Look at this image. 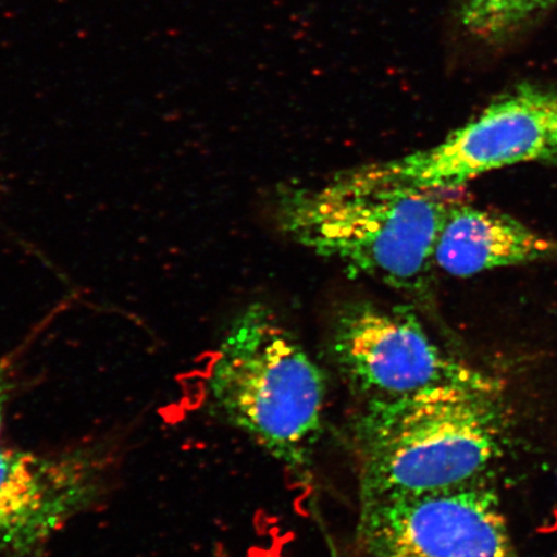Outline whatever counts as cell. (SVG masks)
Returning a JSON list of instances; mask_svg holds the SVG:
<instances>
[{"label":"cell","mask_w":557,"mask_h":557,"mask_svg":"<svg viewBox=\"0 0 557 557\" xmlns=\"http://www.w3.org/2000/svg\"><path fill=\"white\" fill-rule=\"evenodd\" d=\"M508 423L504 388L444 386L363 404L352 426L360 500L450 490L494 475Z\"/></svg>","instance_id":"cell-1"},{"label":"cell","mask_w":557,"mask_h":557,"mask_svg":"<svg viewBox=\"0 0 557 557\" xmlns=\"http://www.w3.org/2000/svg\"><path fill=\"white\" fill-rule=\"evenodd\" d=\"M451 201L350 170L322 186L285 189L275 219L298 246L424 304L433 294L435 249Z\"/></svg>","instance_id":"cell-2"},{"label":"cell","mask_w":557,"mask_h":557,"mask_svg":"<svg viewBox=\"0 0 557 557\" xmlns=\"http://www.w3.org/2000/svg\"><path fill=\"white\" fill-rule=\"evenodd\" d=\"M208 392L218 412L275 461L309 468L323 430L325 375L268 306L249 305L228 326Z\"/></svg>","instance_id":"cell-3"},{"label":"cell","mask_w":557,"mask_h":557,"mask_svg":"<svg viewBox=\"0 0 557 557\" xmlns=\"http://www.w3.org/2000/svg\"><path fill=\"white\" fill-rule=\"evenodd\" d=\"M330 355L363 404L444 386L504 388L493 375L445 350L410 305H344L331 326Z\"/></svg>","instance_id":"cell-4"},{"label":"cell","mask_w":557,"mask_h":557,"mask_svg":"<svg viewBox=\"0 0 557 557\" xmlns=\"http://www.w3.org/2000/svg\"><path fill=\"white\" fill-rule=\"evenodd\" d=\"M556 158L557 88L521 85L433 148L352 172L377 183L444 194L505 166Z\"/></svg>","instance_id":"cell-5"},{"label":"cell","mask_w":557,"mask_h":557,"mask_svg":"<svg viewBox=\"0 0 557 557\" xmlns=\"http://www.w3.org/2000/svg\"><path fill=\"white\" fill-rule=\"evenodd\" d=\"M493 478L360 500L355 557H520Z\"/></svg>","instance_id":"cell-6"},{"label":"cell","mask_w":557,"mask_h":557,"mask_svg":"<svg viewBox=\"0 0 557 557\" xmlns=\"http://www.w3.org/2000/svg\"><path fill=\"white\" fill-rule=\"evenodd\" d=\"M103 472L92 451L0 447V553L29 556L45 546L99 497Z\"/></svg>","instance_id":"cell-7"},{"label":"cell","mask_w":557,"mask_h":557,"mask_svg":"<svg viewBox=\"0 0 557 557\" xmlns=\"http://www.w3.org/2000/svg\"><path fill=\"white\" fill-rule=\"evenodd\" d=\"M557 262V240L503 212L453 200L435 249V263L453 276L520 264Z\"/></svg>","instance_id":"cell-8"},{"label":"cell","mask_w":557,"mask_h":557,"mask_svg":"<svg viewBox=\"0 0 557 557\" xmlns=\"http://www.w3.org/2000/svg\"><path fill=\"white\" fill-rule=\"evenodd\" d=\"M556 4L557 0H461V20L473 37L496 44Z\"/></svg>","instance_id":"cell-9"},{"label":"cell","mask_w":557,"mask_h":557,"mask_svg":"<svg viewBox=\"0 0 557 557\" xmlns=\"http://www.w3.org/2000/svg\"><path fill=\"white\" fill-rule=\"evenodd\" d=\"M7 398H9V380H7L4 367L0 364V433H2Z\"/></svg>","instance_id":"cell-10"}]
</instances>
